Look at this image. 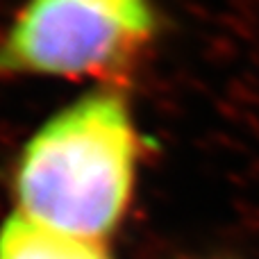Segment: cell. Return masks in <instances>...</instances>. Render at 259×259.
<instances>
[{"instance_id":"obj_1","label":"cell","mask_w":259,"mask_h":259,"mask_svg":"<svg viewBox=\"0 0 259 259\" xmlns=\"http://www.w3.org/2000/svg\"><path fill=\"white\" fill-rule=\"evenodd\" d=\"M125 91L91 87L34 130L14 161L16 211L98 241L116 232L143 146Z\"/></svg>"},{"instance_id":"obj_2","label":"cell","mask_w":259,"mask_h":259,"mask_svg":"<svg viewBox=\"0 0 259 259\" xmlns=\"http://www.w3.org/2000/svg\"><path fill=\"white\" fill-rule=\"evenodd\" d=\"M159 34L155 0H23L0 32V80L127 89Z\"/></svg>"},{"instance_id":"obj_3","label":"cell","mask_w":259,"mask_h":259,"mask_svg":"<svg viewBox=\"0 0 259 259\" xmlns=\"http://www.w3.org/2000/svg\"><path fill=\"white\" fill-rule=\"evenodd\" d=\"M0 259H114L105 241L87 239L12 211L0 225Z\"/></svg>"}]
</instances>
